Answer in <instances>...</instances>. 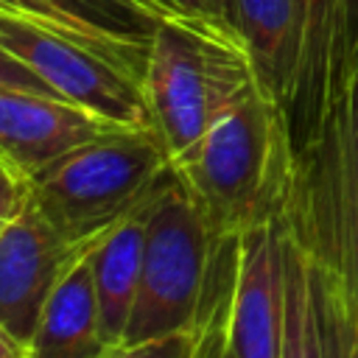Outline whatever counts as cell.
Instances as JSON below:
<instances>
[{
    "label": "cell",
    "mask_w": 358,
    "mask_h": 358,
    "mask_svg": "<svg viewBox=\"0 0 358 358\" xmlns=\"http://www.w3.org/2000/svg\"><path fill=\"white\" fill-rule=\"evenodd\" d=\"M20 358H28V355H20Z\"/></svg>",
    "instance_id": "24"
},
{
    "label": "cell",
    "mask_w": 358,
    "mask_h": 358,
    "mask_svg": "<svg viewBox=\"0 0 358 358\" xmlns=\"http://www.w3.org/2000/svg\"><path fill=\"white\" fill-rule=\"evenodd\" d=\"M109 341L101 324V305L92 280L90 252L78 249L59 274L34 336L25 347L28 358H103Z\"/></svg>",
    "instance_id": "11"
},
{
    "label": "cell",
    "mask_w": 358,
    "mask_h": 358,
    "mask_svg": "<svg viewBox=\"0 0 358 358\" xmlns=\"http://www.w3.org/2000/svg\"><path fill=\"white\" fill-rule=\"evenodd\" d=\"M238 235H218L173 165L162 179L145 229L137 299L123 344L193 333L235 263Z\"/></svg>",
    "instance_id": "4"
},
{
    "label": "cell",
    "mask_w": 358,
    "mask_h": 358,
    "mask_svg": "<svg viewBox=\"0 0 358 358\" xmlns=\"http://www.w3.org/2000/svg\"><path fill=\"white\" fill-rule=\"evenodd\" d=\"M168 11H182V14H199V17H213L229 22V0H159Z\"/></svg>",
    "instance_id": "20"
},
{
    "label": "cell",
    "mask_w": 358,
    "mask_h": 358,
    "mask_svg": "<svg viewBox=\"0 0 358 358\" xmlns=\"http://www.w3.org/2000/svg\"><path fill=\"white\" fill-rule=\"evenodd\" d=\"M0 84H11V87H25V90H39V92H50L56 95L34 70H28L17 56H11L3 45H0Z\"/></svg>",
    "instance_id": "19"
},
{
    "label": "cell",
    "mask_w": 358,
    "mask_h": 358,
    "mask_svg": "<svg viewBox=\"0 0 358 358\" xmlns=\"http://www.w3.org/2000/svg\"><path fill=\"white\" fill-rule=\"evenodd\" d=\"M25 355V347L0 324V358H20Z\"/></svg>",
    "instance_id": "22"
},
{
    "label": "cell",
    "mask_w": 358,
    "mask_h": 358,
    "mask_svg": "<svg viewBox=\"0 0 358 358\" xmlns=\"http://www.w3.org/2000/svg\"><path fill=\"white\" fill-rule=\"evenodd\" d=\"M76 252L31 201L0 232V324L22 347Z\"/></svg>",
    "instance_id": "9"
},
{
    "label": "cell",
    "mask_w": 358,
    "mask_h": 358,
    "mask_svg": "<svg viewBox=\"0 0 358 358\" xmlns=\"http://www.w3.org/2000/svg\"><path fill=\"white\" fill-rule=\"evenodd\" d=\"M171 157L151 126H112L25 182L28 201L84 249L157 193Z\"/></svg>",
    "instance_id": "5"
},
{
    "label": "cell",
    "mask_w": 358,
    "mask_h": 358,
    "mask_svg": "<svg viewBox=\"0 0 358 358\" xmlns=\"http://www.w3.org/2000/svg\"><path fill=\"white\" fill-rule=\"evenodd\" d=\"M0 45L56 95L115 126H148L140 76L90 39L36 17L0 8Z\"/></svg>",
    "instance_id": "6"
},
{
    "label": "cell",
    "mask_w": 358,
    "mask_h": 358,
    "mask_svg": "<svg viewBox=\"0 0 358 358\" xmlns=\"http://www.w3.org/2000/svg\"><path fill=\"white\" fill-rule=\"evenodd\" d=\"M171 165L218 235L277 221L294 168L285 115L255 87Z\"/></svg>",
    "instance_id": "2"
},
{
    "label": "cell",
    "mask_w": 358,
    "mask_h": 358,
    "mask_svg": "<svg viewBox=\"0 0 358 358\" xmlns=\"http://www.w3.org/2000/svg\"><path fill=\"white\" fill-rule=\"evenodd\" d=\"M103 358H193V333H173L137 344H117Z\"/></svg>",
    "instance_id": "17"
},
{
    "label": "cell",
    "mask_w": 358,
    "mask_h": 358,
    "mask_svg": "<svg viewBox=\"0 0 358 358\" xmlns=\"http://www.w3.org/2000/svg\"><path fill=\"white\" fill-rule=\"evenodd\" d=\"M285 310L282 224L268 221L238 235L235 274L227 302L235 358H280Z\"/></svg>",
    "instance_id": "7"
},
{
    "label": "cell",
    "mask_w": 358,
    "mask_h": 358,
    "mask_svg": "<svg viewBox=\"0 0 358 358\" xmlns=\"http://www.w3.org/2000/svg\"><path fill=\"white\" fill-rule=\"evenodd\" d=\"M36 14L59 28H67L143 81L151 36L168 8L159 0H28Z\"/></svg>",
    "instance_id": "12"
},
{
    "label": "cell",
    "mask_w": 358,
    "mask_h": 358,
    "mask_svg": "<svg viewBox=\"0 0 358 358\" xmlns=\"http://www.w3.org/2000/svg\"><path fill=\"white\" fill-rule=\"evenodd\" d=\"M0 8H6V11H17V14H28V17L42 20V17L36 14V8H34L28 0H0ZM42 22H45V20H42Z\"/></svg>",
    "instance_id": "23"
},
{
    "label": "cell",
    "mask_w": 358,
    "mask_h": 358,
    "mask_svg": "<svg viewBox=\"0 0 358 358\" xmlns=\"http://www.w3.org/2000/svg\"><path fill=\"white\" fill-rule=\"evenodd\" d=\"M229 25L249 50L260 90L285 112L302 64L299 0H229Z\"/></svg>",
    "instance_id": "13"
},
{
    "label": "cell",
    "mask_w": 358,
    "mask_h": 358,
    "mask_svg": "<svg viewBox=\"0 0 358 358\" xmlns=\"http://www.w3.org/2000/svg\"><path fill=\"white\" fill-rule=\"evenodd\" d=\"M257 84L249 50L224 20L168 11L148 45L143 98L171 162Z\"/></svg>",
    "instance_id": "3"
},
{
    "label": "cell",
    "mask_w": 358,
    "mask_h": 358,
    "mask_svg": "<svg viewBox=\"0 0 358 358\" xmlns=\"http://www.w3.org/2000/svg\"><path fill=\"white\" fill-rule=\"evenodd\" d=\"M294 151L282 224L308 260L322 358H358V137L344 95Z\"/></svg>",
    "instance_id": "1"
},
{
    "label": "cell",
    "mask_w": 358,
    "mask_h": 358,
    "mask_svg": "<svg viewBox=\"0 0 358 358\" xmlns=\"http://www.w3.org/2000/svg\"><path fill=\"white\" fill-rule=\"evenodd\" d=\"M238 255V249H235ZM235 263L213 299L207 302L196 330H193V358H235L232 344H229V324H227V302H229V285H232Z\"/></svg>",
    "instance_id": "16"
},
{
    "label": "cell",
    "mask_w": 358,
    "mask_h": 358,
    "mask_svg": "<svg viewBox=\"0 0 358 358\" xmlns=\"http://www.w3.org/2000/svg\"><path fill=\"white\" fill-rule=\"evenodd\" d=\"M302 6V64L294 95L285 106L291 148H302L322 126L333 101L350 84L344 36V0H299Z\"/></svg>",
    "instance_id": "10"
},
{
    "label": "cell",
    "mask_w": 358,
    "mask_h": 358,
    "mask_svg": "<svg viewBox=\"0 0 358 358\" xmlns=\"http://www.w3.org/2000/svg\"><path fill=\"white\" fill-rule=\"evenodd\" d=\"M282 263H285V310H282L280 358H322L308 260L285 224H282Z\"/></svg>",
    "instance_id": "15"
},
{
    "label": "cell",
    "mask_w": 358,
    "mask_h": 358,
    "mask_svg": "<svg viewBox=\"0 0 358 358\" xmlns=\"http://www.w3.org/2000/svg\"><path fill=\"white\" fill-rule=\"evenodd\" d=\"M25 201H28L25 182L20 176H14L6 165H0V232L20 215Z\"/></svg>",
    "instance_id": "18"
},
{
    "label": "cell",
    "mask_w": 358,
    "mask_h": 358,
    "mask_svg": "<svg viewBox=\"0 0 358 358\" xmlns=\"http://www.w3.org/2000/svg\"><path fill=\"white\" fill-rule=\"evenodd\" d=\"M112 126L62 95L0 84V165L22 182Z\"/></svg>",
    "instance_id": "8"
},
{
    "label": "cell",
    "mask_w": 358,
    "mask_h": 358,
    "mask_svg": "<svg viewBox=\"0 0 358 358\" xmlns=\"http://www.w3.org/2000/svg\"><path fill=\"white\" fill-rule=\"evenodd\" d=\"M344 36H347V59H350V78L358 67V0H344Z\"/></svg>",
    "instance_id": "21"
},
{
    "label": "cell",
    "mask_w": 358,
    "mask_h": 358,
    "mask_svg": "<svg viewBox=\"0 0 358 358\" xmlns=\"http://www.w3.org/2000/svg\"><path fill=\"white\" fill-rule=\"evenodd\" d=\"M154 196L145 199L137 210H131L126 218H120L115 227H109L101 238H95L87 246L98 305H101V324L109 347L123 344V336L131 319V308H134L140 277H143L145 229H148Z\"/></svg>",
    "instance_id": "14"
}]
</instances>
